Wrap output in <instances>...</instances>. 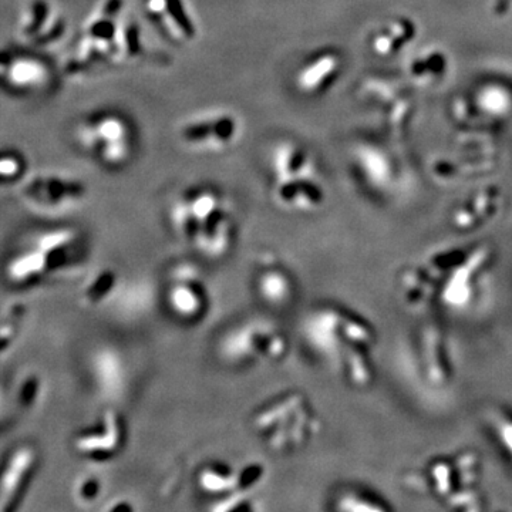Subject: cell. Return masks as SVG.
I'll use <instances>...</instances> for the list:
<instances>
[{"instance_id":"7c38bea8","label":"cell","mask_w":512,"mask_h":512,"mask_svg":"<svg viewBox=\"0 0 512 512\" xmlns=\"http://www.w3.org/2000/svg\"><path fill=\"white\" fill-rule=\"evenodd\" d=\"M18 191L25 207L43 215L67 214L87 198L86 184L80 178L57 171L28 174Z\"/></svg>"},{"instance_id":"d6986e66","label":"cell","mask_w":512,"mask_h":512,"mask_svg":"<svg viewBox=\"0 0 512 512\" xmlns=\"http://www.w3.org/2000/svg\"><path fill=\"white\" fill-rule=\"evenodd\" d=\"M272 200L282 210L308 214L318 211L326 201V191L318 173L272 180Z\"/></svg>"},{"instance_id":"603a6c76","label":"cell","mask_w":512,"mask_h":512,"mask_svg":"<svg viewBox=\"0 0 512 512\" xmlns=\"http://www.w3.org/2000/svg\"><path fill=\"white\" fill-rule=\"evenodd\" d=\"M255 291L258 298L272 309H285L296 298V281L284 266H261L255 275Z\"/></svg>"},{"instance_id":"ac0fdd59","label":"cell","mask_w":512,"mask_h":512,"mask_svg":"<svg viewBox=\"0 0 512 512\" xmlns=\"http://www.w3.org/2000/svg\"><path fill=\"white\" fill-rule=\"evenodd\" d=\"M148 18L178 45H190L200 33L197 19L187 0H144Z\"/></svg>"},{"instance_id":"8d00e7d4","label":"cell","mask_w":512,"mask_h":512,"mask_svg":"<svg viewBox=\"0 0 512 512\" xmlns=\"http://www.w3.org/2000/svg\"><path fill=\"white\" fill-rule=\"evenodd\" d=\"M134 510V505L130 504V501L126 500H117L116 503H111L107 505L106 511L110 512H119V511H126L130 512Z\"/></svg>"},{"instance_id":"ffe728a7","label":"cell","mask_w":512,"mask_h":512,"mask_svg":"<svg viewBox=\"0 0 512 512\" xmlns=\"http://www.w3.org/2000/svg\"><path fill=\"white\" fill-rule=\"evenodd\" d=\"M503 207V194L494 185L471 192L457 205L451 214L454 229L473 232L485 227L497 218Z\"/></svg>"},{"instance_id":"9a60e30c","label":"cell","mask_w":512,"mask_h":512,"mask_svg":"<svg viewBox=\"0 0 512 512\" xmlns=\"http://www.w3.org/2000/svg\"><path fill=\"white\" fill-rule=\"evenodd\" d=\"M127 443V424L121 414L104 410L73 436V450L84 460L107 463L119 456Z\"/></svg>"},{"instance_id":"d6a6232c","label":"cell","mask_w":512,"mask_h":512,"mask_svg":"<svg viewBox=\"0 0 512 512\" xmlns=\"http://www.w3.org/2000/svg\"><path fill=\"white\" fill-rule=\"evenodd\" d=\"M443 57L444 56L436 52V50H431L427 55L417 56L409 66L410 74H412L414 82L419 84H431L436 82L437 79H440L443 74H446L441 72V70L434 69V67L431 69V64L439 62Z\"/></svg>"},{"instance_id":"3957f363","label":"cell","mask_w":512,"mask_h":512,"mask_svg":"<svg viewBox=\"0 0 512 512\" xmlns=\"http://www.w3.org/2000/svg\"><path fill=\"white\" fill-rule=\"evenodd\" d=\"M171 227L184 244L208 259L229 254L237 238V220L222 192L198 185L181 192L170 211Z\"/></svg>"},{"instance_id":"8992f818","label":"cell","mask_w":512,"mask_h":512,"mask_svg":"<svg viewBox=\"0 0 512 512\" xmlns=\"http://www.w3.org/2000/svg\"><path fill=\"white\" fill-rule=\"evenodd\" d=\"M493 262L494 249L480 242L431 252L421 264L430 276L434 302L450 311H464L476 299L481 279Z\"/></svg>"},{"instance_id":"cb8c5ba5","label":"cell","mask_w":512,"mask_h":512,"mask_svg":"<svg viewBox=\"0 0 512 512\" xmlns=\"http://www.w3.org/2000/svg\"><path fill=\"white\" fill-rule=\"evenodd\" d=\"M272 180L315 174V161L309 151L295 141H281L271 153Z\"/></svg>"},{"instance_id":"5bb4252c","label":"cell","mask_w":512,"mask_h":512,"mask_svg":"<svg viewBox=\"0 0 512 512\" xmlns=\"http://www.w3.org/2000/svg\"><path fill=\"white\" fill-rule=\"evenodd\" d=\"M39 466L40 453L32 443L16 444L0 458V512L20 510Z\"/></svg>"},{"instance_id":"52a82bcc","label":"cell","mask_w":512,"mask_h":512,"mask_svg":"<svg viewBox=\"0 0 512 512\" xmlns=\"http://www.w3.org/2000/svg\"><path fill=\"white\" fill-rule=\"evenodd\" d=\"M252 429L271 450L288 453L306 446L319 433V419L303 394L288 392L259 407Z\"/></svg>"},{"instance_id":"d590c367","label":"cell","mask_w":512,"mask_h":512,"mask_svg":"<svg viewBox=\"0 0 512 512\" xmlns=\"http://www.w3.org/2000/svg\"><path fill=\"white\" fill-rule=\"evenodd\" d=\"M481 106L485 111L491 113L490 116L500 117L511 107L510 93L501 89L485 90L481 96Z\"/></svg>"},{"instance_id":"8fae6325","label":"cell","mask_w":512,"mask_h":512,"mask_svg":"<svg viewBox=\"0 0 512 512\" xmlns=\"http://www.w3.org/2000/svg\"><path fill=\"white\" fill-rule=\"evenodd\" d=\"M55 84V70L43 53L22 45L0 47V90L36 99L46 96Z\"/></svg>"},{"instance_id":"4dcf8cb0","label":"cell","mask_w":512,"mask_h":512,"mask_svg":"<svg viewBox=\"0 0 512 512\" xmlns=\"http://www.w3.org/2000/svg\"><path fill=\"white\" fill-rule=\"evenodd\" d=\"M357 164H359L360 170L367 180V183L372 184L373 187H384L389 181V165L384 163V160L379 157V154L375 153L369 148H360L357 153Z\"/></svg>"},{"instance_id":"74e56055","label":"cell","mask_w":512,"mask_h":512,"mask_svg":"<svg viewBox=\"0 0 512 512\" xmlns=\"http://www.w3.org/2000/svg\"><path fill=\"white\" fill-rule=\"evenodd\" d=\"M6 399H8V397H6L5 389H3L2 384H0V414H2L3 410H5Z\"/></svg>"},{"instance_id":"7402d4cb","label":"cell","mask_w":512,"mask_h":512,"mask_svg":"<svg viewBox=\"0 0 512 512\" xmlns=\"http://www.w3.org/2000/svg\"><path fill=\"white\" fill-rule=\"evenodd\" d=\"M90 377L94 387L107 399L120 397L128 382L127 363L114 348H100L90 357Z\"/></svg>"},{"instance_id":"e575fe53","label":"cell","mask_w":512,"mask_h":512,"mask_svg":"<svg viewBox=\"0 0 512 512\" xmlns=\"http://www.w3.org/2000/svg\"><path fill=\"white\" fill-rule=\"evenodd\" d=\"M103 480L96 474H83L76 481L73 488V495L80 505H92L100 500L103 495Z\"/></svg>"},{"instance_id":"2e32d148","label":"cell","mask_w":512,"mask_h":512,"mask_svg":"<svg viewBox=\"0 0 512 512\" xmlns=\"http://www.w3.org/2000/svg\"><path fill=\"white\" fill-rule=\"evenodd\" d=\"M207 285L190 265L175 266L165 286V305L171 315L195 323L207 315L210 298Z\"/></svg>"},{"instance_id":"83f0119b","label":"cell","mask_w":512,"mask_h":512,"mask_svg":"<svg viewBox=\"0 0 512 512\" xmlns=\"http://www.w3.org/2000/svg\"><path fill=\"white\" fill-rule=\"evenodd\" d=\"M120 286L119 274L114 269L101 268L90 276L89 281L83 286L82 301L84 305L97 306L109 302Z\"/></svg>"},{"instance_id":"9c48e42d","label":"cell","mask_w":512,"mask_h":512,"mask_svg":"<svg viewBox=\"0 0 512 512\" xmlns=\"http://www.w3.org/2000/svg\"><path fill=\"white\" fill-rule=\"evenodd\" d=\"M77 143L106 168L126 165L136 150V131L123 114L104 110L84 117L74 131Z\"/></svg>"},{"instance_id":"1f68e13d","label":"cell","mask_w":512,"mask_h":512,"mask_svg":"<svg viewBox=\"0 0 512 512\" xmlns=\"http://www.w3.org/2000/svg\"><path fill=\"white\" fill-rule=\"evenodd\" d=\"M490 427L498 447L512 464V413L508 410H495L491 413Z\"/></svg>"},{"instance_id":"30bf717a","label":"cell","mask_w":512,"mask_h":512,"mask_svg":"<svg viewBox=\"0 0 512 512\" xmlns=\"http://www.w3.org/2000/svg\"><path fill=\"white\" fill-rule=\"evenodd\" d=\"M244 131L241 116L229 109L197 111L181 120L177 138L181 146L200 154H220L237 146Z\"/></svg>"},{"instance_id":"ba28073f","label":"cell","mask_w":512,"mask_h":512,"mask_svg":"<svg viewBox=\"0 0 512 512\" xmlns=\"http://www.w3.org/2000/svg\"><path fill=\"white\" fill-rule=\"evenodd\" d=\"M218 350L228 365H271L288 356L289 339L271 320L249 319L229 329L222 336Z\"/></svg>"},{"instance_id":"5b68a950","label":"cell","mask_w":512,"mask_h":512,"mask_svg":"<svg viewBox=\"0 0 512 512\" xmlns=\"http://www.w3.org/2000/svg\"><path fill=\"white\" fill-rule=\"evenodd\" d=\"M130 29L124 0H103L84 20L79 42L64 64V72L77 77L100 66L128 62Z\"/></svg>"},{"instance_id":"6da1fadb","label":"cell","mask_w":512,"mask_h":512,"mask_svg":"<svg viewBox=\"0 0 512 512\" xmlns=\"http://www.w3.org/2000/svg\"><path fill=\"white\" fill-rule=\"evenodd\" d=\"M302 336L313 355L335 367L350 386L366 389L375 382L376 329L359 313L318 306L303 320Z\"/></svg>"},{"instance_id":"836d02e7","label":"cell","mask_w":512,"mask_h":512,"mask_svg":"<svg viewBox=\"0 0 512 512\" xmlns=\"http://www.w3.org/2000/svg\"><path fill=\"white\" fill-rule=\"evenodd\" d=\"M265 477L266 468L264 464L249 461L237 470V485H235L234 494H251L258 485L264 483Z\"/></svg>"},{"instance_id":"277c9868","label":"cell","mask_w":512,"mask_h":512,"mask_svg":"<svg viewBox=\"0 0 512 512\" xmlns=\"http://www.w3.org/2000/svg\"><path fill=\"white\" fill-rule=\"evenodd\" d=\"M483 464L474 451L436 456L423 466L414 468L404 477V483L414 493L431 495L451 510L480 511L484 498L481 493Z\"/></svg>"},{"instance_id":"d4e9b609","label":"cell","mask_w":512,"mask_h":512,"mask_svg":"<svg viewBox=\"0 0 512 512\" xmlns=\"http://www.w3.org/2000/svg\"><path fill=\"white\" fill-rule=\"evenodd\" d=\"M197 485L202 493L220 498L228 497L235 493L237 470L220 461L205 464L198 471Z\"/></svg>"},{"instance_id":"44dd1931","label":"cell","mask_w":512,"mask_h":512,"mask_svg":"<svg viewBox=\"0 0 512 512\" xmlns=\"http://www.w3.org/2000/svg\"><path fill=\"white\" fill-rule=\"evenodd\" d=\"M342 72V57L333 50H320L306 59L295 74V86L306 96L329 90Z\"/></svg>"},{"instance_id":"4fadbf2b","label":"cell","mask_w":512,"mask_h":512,"mask_svg":"<svg viewBox=\"0 0 512 512\" xmlns=\"http://www.w3.org/2000/svg\"><path fill=\"white\" fill-rule=\"evenodd\" d=\"M22 46L43 53L56 49L67 36V19L53 0H26L15 25Z\"/></svg>"},{"instance_id":"4316f807","label":"cell","mask_w":512,"mask_h":512,"mask_svg":"<svg viewBox=\"0 0 512 512\" xmlns=\"http://www.w3.org/2000/svg\"><path fill=\"white\" fill-rule=\"evenodd\" d=\"M333 510L339 512H384L392 508L383 498L362 487H345L333 497Z\"/></svg>"},{"instance_id":"7a4b0ae2","label":"cell","mask_w":512,"mask_h":512,"mask_svg":"<svg viewBox=\"0 0 512 512\" xmlns=\"http://www.w3.org/2000/svg\"><path fill=\"white\" fill-rule=\"evenodd\" d=\"M83 232L67 225L29 232L6 258L3 276L13 288H36L55 279L69 278L86 264Z\"/></svg>"},{"instance_id":"e0dca14e","label":"cell","mask_w":512,"mask_h":512,"mask_svg":"<svg viewBox=\"0 0 512 512\" xmlns=\"http://www.w3.org/2000/svg\"><path fill=\"white\" fill-rule=\"evenodd\" d=\"M419 362L424 379L436 389L447 387L454 379L456 367L453 356L446 335L439 326L427 325L421 329Z\"/></svg>"},{"instance_id":"484cf974","label":"cell","mask_w":512,"mask_h":512,"mask_svg":"<svg viewBox=\"0 0 512 512\" xmlns=\"http://www.w3.org/2000/svg\"><path fill=\"white\" fill-rule=\"evenodd\" d=\"M416 33L409 19L397 18L387 22L372 37V49L380 56H390L400 52L404 45L412 42Z\"/></svg>"},{"instance_id":"f546056e","label":"cell","mask_w":512,"mask_h":512,"mask_svg":"<svg viewBox=\"0 0 512 512\" xmlns=\"http://www.w3.org/2000/svg\"><path fill=\"white\" fill-rule=\"evenodd\" d=\"M13 396L23 410L29 412V410L36 409L37 404L42 402L43 396H45V382H43L42 376L37 375L36 372L22 373L15 384Z\"/></svg>"},{"instance_id":"f1b7e54d","label":"cell","mask_w":512,"mask_h":512,"mask_svg":"<svg viewBox=\"0 0 512 512\" xmlns=\"http://www.w3.org/2000/svg\"><path fill=\"white\" fill-rule=\"evenodd\" d=\"M29 174V160L23 151L13 147L0 148V190L20 185Z\"/></svg>"}]
</instances>
